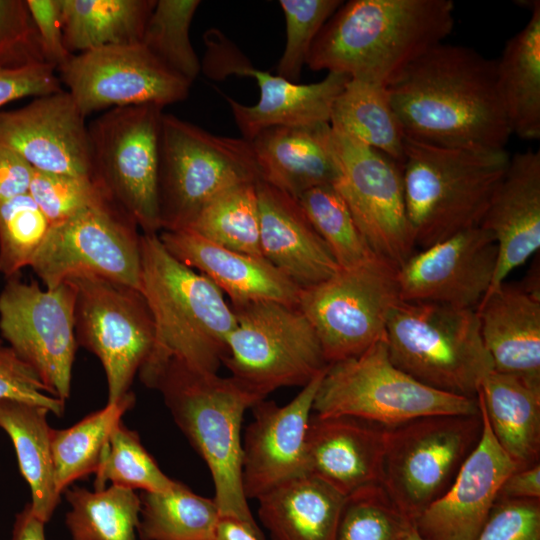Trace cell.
Here are the masks:
<instances>
[{
	"label": "cell",
	"mask_w": 540,
	"mask_h": 540,
	"mask_svg": "<svg viewBox=\"0 0 540 540\" xmlns=\"http://www.w3.org/2000/svg\"><path fill=\"white\" fill-rule=\"evenodd\" d=\"M387 89L406 137L502 150L512 135L498 93L496 60L470 47L434 46Z\"/></svg>",
	"instance_id": "cell-1"
},
{
	"label": "cell",
	"mask_w": 540,
	"mask_h": 540,
	"mask_svg": "<svg viewBox=\"0 0 540 540\" xmlns=\"http://www.w3.org/2000/svg\"><path fill=\"white\" fill-rule=\"evenodd\" d=\"M451 0H351L317 35L306 65L389 87L452 32Z\"/></svg>",
	"instance_id": "cell-2"
},
{
	"label": "cell",
	"mask_w": 540,
	"mask_h": 540,
	"mask_svg": "<svg viewBox=\"0 0 540 540\" xmlns=\"http://www.w3.org/2000/svg\"><path fill=\"white\" fill-rule=\"evenodd\" d=\"M140 254V291L154 323V342L138 372L140 380L151 388L170 364L217 374L236 323L225 295L171 255L158 234L140 235Z\"/></svg>",
	"instance_id": "cell-3"
},
{
	"label": "cell",
	"mask_w": 540,
	"mask_h": 540,
	"mask_svg": "<svg viewBox=\"0 0 540 540\" xmlns=\"http://www.w3.org/2000/svg\"><path fill=\"white\" fill-rule=\"evenodd\" d=\"M152 389L161 392L175 423L207 464L220 516L236 518L263 534L242 485L241 426L245 411L264 398L238 380L166 366Z\"/></svg>",
	"instance_id": "cell-4"
},
{
	"label": "cell",
	"mask_w": 540,
	"mask_h": 540,
	"mask_svg": "<svg viewBox=\"0 0 540 540\" xmlns=\"http://www.w3.org/2000/svg\"><path fill=\"white\" fill-rule=\"evenodd\" d=\"M510 155L435 145L406 137L401 163L415 245L428 247L480 226Z\"/></svg>",
	"instance_id": "cell-5"
},
{
	"label": "cell",
	"mask_w": 540,
	"mask_h": 540,
	"mask_svg": "<svg viewBox=\"0 0 540 540\" xmlns=\"http://www.w3.org/2000/svg\"><path fill=\"white\" fill-rule=\"evenodd\" d=\"M385 341L397 367L446 393L476 397L493 371L476 309L399 300L389 314Z\"/></svg>",
	"instance_id": "cell-6"
},
{
	"label": "cell",
	"mask_w": 540,
	"mask_h": 540,
	"mask_svg": "<svg viewBox=\"0 0 540 540\" xmlns=\"http://www.w3.org/2000/svg\"><path fill=\"white\" fill-rule=\"evenodd\" d=\"M313 411L391 428L431 415H474L479 406L476 397L434 389L401 370L392 362L384 337L361 354L328 365Z\"/></svg>",
	"instance_id": "cell-7"
},
{
	"label": "cell",
	"mask_w": 540,
	"mask_h": 540,
	"mask_svg": "<svg viewBox=\"0 0 540 540\" xmlns=\"http://www.w3.org/2000/svg\"><path fill=\"white\" fill-rule=\"evenodd\" d=\"M260 180L251 144L163 113L159 135L161 231L182 230L225 190Z\"/></svg>",
	"instance_id": "cell-8"
},
{
	"label": "cell",
	"mask_w": 540,
	"mask_h": 540,
	"mask_svg": "<svg viewBox=\"0 0 540 540\" xmlns=\"http://www.w3.org/2000/svg\"><path fill=\"white\" fill-rule=\"evenodd\" d=\"M231 307L236 323L223 364L252 392L265 399L281 387H304L327 369L320 339L298 306L264 301Z\"/></svg>",
	"instance_id": "cell-9"
},
{
	"label": "cell",
	"mask_w": 540,
	"mask_h": 540,
	"mask_svg": "<svg viewBox=\"0 0 540 540\" xmlns=\"http://www.w3.org/2000/svg\"><path fill=\"white\" fill-rule=\"evenodd\" d=\"M163 108H112L88 125L91 179L147 234L161 231L158 162Z\"/></svg>",
	"instance_id": "cell-10"
},
{
	"label": "cell",
	"mask_w": 540,
	"mask_h": 540,
	"mask_svg": "<svg viewBox=\"0 0 540 540\" xmlns=\"http://www.w3.org/2000/svg\"><path fill=\"white\" fill-rule=\"evenodd\" d=\"M481 432L480 411L431 415L388 428L381 485L411 521L450 487Z\"/></svg>",
	"instance_id": "cell-11"
},
{
	"label": "cell",
	"mask_w": 540,
	"mask_h": 540,
	"mask_svg": "<svg viewBox=\"0 0 540 540\" xmlns=\"http://www.w3.org/2000/svg\"><path fill=\"white\" fill-rule=\"evenodd\" d=\"M397 269L375 255L301 289L298 308L314 327L328 364L359 355L385 337L400 300Z\"/></svg>",
	"instance_id": "cell-12"
},
{
	"label": "cell",
	"mask_w": 540,
	"mask_h": 540,
	"mask_svg": "<svg viewBox=\"0 0 540 540\" xmlns=\"http://www.w3.org/2000/svg\"><path fill=\"white\" fill-rule=\"evenodd\" d=\"M76 293L77 344L101 362L108 388L107 403L130 394L134 377L154 342V323L140 290L96 276L70 279Z\"/></svg>",
	"instance_id": "cell-13"
},
{
	"label": "cell",
	"mask_w": 540,
	"mask_h": 540,
	"mask_svg": "<svg viewBox=\"0 0 540 540\" xmlns=\"http://www.w3.org/2000/svg\"><path fill=\"white\" fill-rule=\"evenodd\" d=\"M140 235L107 199L52 224L30 267L46 288L88 275L140 290Z\"/></svg>",
	"instance_id": "cell-14"
},
{
	"label": "cell",
	"mask_w": 540,
	"mask_h": 540,
	"mask_svg": "<svg viewBox=\"0 0 540 540\" xmlns=\"http://www.w3.org/2000/svg\"><path fill=\"white\" fill-rule=\"evenodd\" d=\"M76 293L70 282L42 289L36 282L8 279L0 293V332L38 374L51 394L70 397Z\"/></svg>",
	"instance_id": "cell-15"
},
{
	"label": "cell",
	"mask_w": 540,
	"mask_h": 540,
	"mask_svg": "<svg viewBox=\"0 0 540 540\" xmlns=\"http://www.w3.org/2000/svg\"><path fill=\"white\" fill-rule=\"evenodd\" d=\"M332 131L339 167L334 186L370 249L399 268L416 248L401 165L378 150Z\"/></svg>",
	"instance_id": "cell-16"
},
{
	"label": "cell",
	"mask_w": 540,
	"mask_h": 540,
	"mask_svg": "<svg viewBox=\"0 0 540 540\" xmlns=\"http://www.w3.org/2000/svg\"><path fill=\"white\" fill-rule=\"evenodd\" d=\"M80 112L185 100L191 84L142 43L107 46L73 54L59 69Z\"/></svg>",
	"instance_id": "cell-17"
},
{
	"label": "cell",
	"mask_w": 540,
	"mask_h": 540,
	"mask_svg": "<svg viewBox=\"0 0 540 540\" xmlns=\"http://www.w3.org/2000/svg\"><path fill=\"white\" fill-rule=\"evenodd\" d=\"M497 246L481 226L422 248L397 269L400 300L476 309L490 289Z\"/></svg>",
	"instance_id": "cell-18"
},
{
	"label": "cell",
	"mask_w": 540,
	"mask_h": 540,
	"mask_svg": "<svg viewBox=\"0 0 540 540\" xmlns=\"http://www.w3.org/2000/svg\"><path fill=\"white\" fill-rule=\"evenodd\" d=\"M0 144L36 171L91 178L88 125L68 91L0 111Z\"/></svg>",
	"instance_id": "cell-19"
},
{
	"label": "cell",
	"mask_w": 540,
	"mask_h": 540,
	"mask_svg": "<svg viewBox=\"0 0 540 540\" xmlns=\"http://www.w3.org/2000/svg\"><path fill=\"white\" fill-rule=\"evenodd\" d=\"M326 370L286 405L261 400L242 439V485L247 499L307 474L306 433L315 395Z\"/></svg>",
	"instance_id": "cell-20"
},
{
	"label": "cell",
	"mask_w": 540,
	"mask_h": 540,
	"mask_svg": "<svg viewBox=\"0 0 540 540\" xmlns=\"http://www.w3.org/2000/svg\"><path fill=\"white\" fill-rule=\"evenodd\" d=\"M478 406L482 432L477 445L446 492L414 522L428 540H475L505 479L518 470L498 444L484 410L479 403Z\"/></svg>",
	"instance_id": "cell-21"
},
{
	"label": "cell",
	"mask_w": 540,
	"mask_h": 540,
	"mask_svg": "<svg viewBox=\"0 0 540 540\" xmlns=\"http://www.w3.org/2000/svg\"><path fill=\"white\" fill-rule=\"evenodd\" d=\"M388 428L353 416L312 413L306 433L307 474L345 497L381 484Z\"/></svg>",
	"instance_id": "cell-22"
},
{
	"label": "cell",
	"mask_w": 540,
	"mask_h": 540,
	"mask_svg": "<svg viewBox=\"0 0 540 540\" xmlns=\"http://www.w3.org/2000/svg\"><path fill=\"white\" fill-rule=\"evenodd\" d=\"M164 247L210 279L231 305L272 301L298 306L301 289L264 257L234 251L188 230H162Z\"/></svg>",
	"instance_id": "cell-23"
},
{
	"label": "cell",
	"mask_w": 540,
	"mask_h": 540,
	"mask_svg": "<svg viewBox=\"0 0 540 540\" xmlns=\"http://www.w3.org/2000/svg\"><path fill=\"white\" fill-rule=\"evenodd\" d=\"M497 246V266L488 292L506 281L540 248V152L510 156L480 224ZM487 294V293H486Z\"/></svg>",
	"instance_id": "cell-24"
},
{
	"label": "cell",
	"mask_w": 540,
	"mask_h": 540,
	"mask_svg": "<svg viewBox=\"0 0 540 540\" xmlns=\"http://www.w3.org/2000/svg\"><path fill=\"white\" fill-rule=\"evenodd\" d=\"M262 256L300 288L331 277L339 266L294 197L257 182Z\"/></svg>",
	"instance_id": "cell-25"
},
{
	"label": "cell",
	"mask_w": 540,
	"mask_h": 540,
	"mask_svg": "<svg viewBox=\"0 0 540 540\" xmlns=\"http://www.w3.org/2000/svg\"><path fill=\"white\" fill-rule=\"evenodd\" d=\"M260 180L298 199L305 191L334 185L339 175L328 122L276 126L250 141Z\"/></svg>",
	"instance_id": "cell-26"
},
{
	"label": "cell",
	"mask_w": 540,
	"mask_h": 540,
	"mask_svg": "<svg viewBox=\"0 0 540 540\" xmlns=\"http://www.w3.org/2000/svg\"><path fill=\"white\" fill-rule=\"evenodd\" d=\"M476 312L493 370L540 385V295L505 281Z\"/></svg>",
	"instance_id": "cell-27"
},
{
	"label": "cell",
	"mask_w": 540,
	"mask_h": 540,
	"mask_svg": "<svg viewBox=\"0 0 540 540\" xmlns=\"http://www.w3.org/2000/svg\"><path fill=\"white\" fill-rule=\"evenodd\" d=\"M230 71L254 78L259 87L254 105L224 96L242 138L248 141L271 127L329 123L333 103L349 80L346 75L329 72L321 81L298 84L251 66L238 65Z\"/></svg>",
	"instance_id": "cell-28"
},
{
	"label": "cell",
	"mask_w": 540,
	"mask_h": 540,
	"mask_svg": "<svg viewBox=\"0 0 540 540\" xmlns=\"http://www.w3.org/2000/svg\"><path fill=\"white\" fill-rule=\"evenodd\" d=\"M345 498L304 474L260 496L258 516L273 540H336Z\"/></svg>",
	"instance_id": "cell-29"
},
{
	"label": "cell",
	"mask_w": 540,
	"mask_h": 540,
	"mask_svg": "<svg viewBox=\"0 0 540 540\" xmlns=\"http://www.w3.org/2000/svg\"><path fill=\"white\" fill-rule=\"evenodd\" d=\"M476 398L498 444L518 470L539 462L540 385L493 370Z\"/></svg>",
	"instance_id": "cell-30"
},
{
	"label": "cell",
	"mask_w": 540,
	"mask_h": 540,
	"mask_svg": "<svg viewBox=\"0 0 540 540\" xmlns=\"http://www.w3.org/2000/svg\"><path fill=\"white\" fill-rule=\"evenodd\" d=\"M525 26L496 60V81L511 134L540 138V2L531 5Z\"/></svg>",
	"instance_id": "cell-31"
},
{
	"label": "cell",
	"mask_w": 540,
	"mask_h": 540,
	"mask_svg": "<svg viewBox=\"0 0 540 540\" xmlns=\"http://www.w3.org/2000/svg\"><path fill=\"white\" fill-rule=\"evenodd\" d=\"M48 413L38 405L0 401V428L13 443L20 472L30 487L32 510L45 523L61 496L54 481Z\"/></svg>",
	"instance_id": "cell-32"
},
{
	"label": "cell",
	"mask_w": 540,
	"mask_h": 540,
	"mask_svg": "<svg viewBox=\"0 0 540 540\" xmlns=\"http://www.w3.org/2000/svg\"><path fill=\"white\" fill-rule=\"evenodd\" d=\"M156 0H61L66 49H92L141 43Z\"/></svg>",
	"instance_id": "cell-33"
},
{
	"label": "cell",
	"mask_w": 540,
	"mask_h": 540,
	"mask_svg": "<svg viewBox=\"0 0 540 540\" xmlns=\"http://www.w3.org/2000/svg\"><path fill=\"white\" fill-rule=\"evenodd\" d=\"M329 124L401 165L406 135L387 87L349 78L333 103Z\"/></svg>",
	"instance_id": "cell-34"
},
{
	"label": "cell",
	"mask_w": 540,
	"mask_h": 540,
	"mask_svg": "<svg viewBox=\"0 0 540 540\" xmlns=\"http://www.w3.org/2000/svg\"><path fill=\"white\" fill-rule=\"evenodd\" d=\"M140 540H215L220 512L214 499L181 482L163 492H142Z\"/></svg>",
	"instance_id": "cell-35"
},
{
	"label": "cell",
	"mask_w": 540,
	"mask_h": 540,
	"mask_svg": "<svg viewBox=\"0 0 540 540\" xmlns=\"http://www.w3.org/2000/svg\"><path fill=\"white\" fill-rule=\"evenodd\" d=\"M134 403L135 395L131 392L69 428L51 430L54 481L60 495L75 481L95 474L113 427Z\"/></svg>",
	"instance_id": "cell-36"
},
{
	"label": "cell",
	"mask_w": 540,
	"mask_h": 540,
	"mask_svg": "<svg viewBox=\"0 0 540 540\" xmlns=\"http://www.w3.org/2000/svg\"><path fill=\"white\" fill-rule=\"evenodd\" d=\"M64 494L70 505L66 525L72 540H140L141 500L134 490L74 486Z\"/></svg>",
	"instance_id": "cell-37"
},
{
	"label": "cell",
	"mask_w": 540,
	"mask_h": 540,
	"mask_svg": "<svg viewBox=\"0 0 540 540\" xmlns=\"http://www.w3.org/2000/svg\"><path fill=\"white\" fill-rule=\"evenodd\" d=\"M258 181L244 182L220 193L182 230L191 231L228 249L263 257L260 251Z\"/></svg>",
	"instance_id": "cell-38"
},
{
	"label": "cell",
	"mask_w": 540,
	"mask_h": 540,
	"mask_svg": "<svg viewBox=\"0 0 540 540\" xmlns=\"http://www.w3.org/2000/svg\"><path fill=\"white\" fill-rule=\"evenodd\" d=\"M117 486L142 492H163L177 481L168 477L122 420L112 429L95 472L94 490Z\"/></svg>",
	"instance_id": "cell-39"
},
{
	"label": "cell",
	"mask_w": 540,
	"mask_h": 540,
	"mask_svg": "<svg viewBox=\"0 0 540 540\" xmlns=\"http://www.w3.org/2000/svg\"><path fill=\"white\" fill-rule=\"evenodd\" d=\"M297 200L328 246L339 268L360 264L376 255L368 246L346 202L334 185L311 188Z\"/></svg>",
	"instance_id": "cell-40"
},
{
	"label": "cell",
	"mask_w": 540,
	"mask_h": 540,
	"mask_svg": "<svg viewBox=\"0 0 540 540\" xmlns=\"http://www.w3.org/2000/svg\"><path fill=\"white\" fill-rule=\"evenodd\" d=\"M199 0H156L141 43L164 65L192 84L201 65L190 40Z\"/></svg>",
	"instance_id": "cell-41"
},
{
	"label": "cell",
	"mask_w": 540,
	"mask_h": 540,
	"mask_svg": "<svg viewBox=\"0 0 540 540\" xmlns=\"http://www.w3.org/2000/svg\"><path fill=\"white\" fill-rule=\"evenodd\" d=\"M413 525L383 486L373 484L346 496L336 540H401Z\"/></svg>",
	"instance_id": "cell-42"
},
{
	"label": "cell",
	"mask_w": 540,
	"mask_h": 540,
	"mask_svg": "<svg viewBox=\"0 0 540 540\" xmlns=\"http://www.w3.org/2000/svg\"><path fill=\"white\" fill-rule=\"evenodd\" d=\"M50 226L29 193L0 204V274L10 279L30 267Z\"/></svg>",
	"instance_id": "cell-43"
},
{
	"label": "cell",
	"mask_w": 540,
	"mask_h": 540,
	"mask_svg": "<svg viewBox=\"0 0 540 540\" xmlns=\"http://www.w3.org/2000/svg\"><path fill=\"white\" fill-rule=\"evenodd\" d=\"M340 0H280L286 42L277 75L297 83L310 49L326 22L342 5Z\"/></svg>",
	"instance_id": "cell-44"
},
{
	"label": "cell",
	"mask_w": 540,
	"mask_h": 540,
	"mask_svg": "<svg viewBox=\"0 0 540 540\" xmlns=\"http://www.w3.org/2000/svg\"><path fill=\"white\" fill-rule=\"evenodd\" d=\"M28 193L51 225L108 199L90 177L51 174L34 169Z\"/></svg>",
	"instance_id": "cell-45"
},
{
	"label": "cell",
	"mask_w": 540,
	"mask_h": 540,
	"mask_svg": "<svg viewBox=\"0 0 540 540\" xmlns=\"http://www.w3.org/2000/svg\"><path fill=\"white\" fill-rule=\"evenodd\" d=\"M48 64L27 0H0V67Z\"/></svg>",
	"instance_id": "cell-46"
},
{
	"label": "cell",
	"mask_w": 540,
	"mask_h": 540,
	"mask_svg": "<svg viewBox=\"0 0 540 540\" xmlns=\"http://www.w3.org/2000/svg\"><path fill=\"white\" fill-rule=\"evenodd\" d=\"M38 405L60 417L65 401L53 396L34 369L0 339V401Z\"/></svg>",
	"instance_id": "cell-47"
},
{
	"label": "cell",
	"mask_w": 540,
	"mask_h": 540,
	"mask_svg": "<svg viewBox=\"0 0 540 540\" xmlns=\"http://www.w3.org/2000/svg\"><path fill=\"white\" fill-rule=\"evenodd\" d=\"M475 540H540V500L497 499Z\"/></svg>",
	"instance_id": "cell-48"
},
{
	"label": "cell",
	"mask_w": 540,
	"mask_h": 540,
	"mask_svg": "<svg viewBox=\"0 0 540 540\" xmlns=\"http://www.w3.org/2000/svg\"><path fill=\"white\" fill-rule=\"evenodd\" d=\"M55 71L46 63L14 69L0 67V108L24 97H39L63 90Z\"/></svg>",
	"instance_id": "cell-49"
},
{
	"label": "cell",
	"mask_w": 540,
	"mask_h": 540,
	"mask_svg": "<svg viewBox=\"0 0 540 540\" xmlns=\"http://www.w3.org/2000/svg\"><path fill=\"white\" fill-rule=\"evenodd\" d=\"M48 64L62 67L73 55L64 45L61 0H27Z\"/></svg>",
	"instance_id": "cell-50"
},
{
	"label": "cell",
	"mask_w": 540,
	"mask_h": 540,
	"mask_svg": "<svg viewBox=\"0 0 540 540\" xmlns=\"http://www.w3.org/2000/svg\"><path fill=\"white\" fill-rule=\"evenodd\" d=\"M33 168L15 151L0 144V204L28 193Z\"/></svg>",
	"instance_id": "cell-51"
},
{
	"label": "cell",
	"mask_w": 540,
	"mask_h": 540,
	"mask_svg": "<svg viewBox=\"0 0 540 540\" xmlns=\"http://www.w3.org/2000/svg\"><path fill=\"white\" fill-rule=\"evenodd\" d=\"M498 499L540 500V463L512 472L502 484Z\"/></svg>",
	"instance_id": "cell-52"
},
{
	"label": "cell",
	"mask_w": 540,
	"mask_h": 540,
	"mask_svg": "<svg viewBox=\"0 0 540 540\" xmlns=\"http://www.w3.org/2000/svg\"><path fill=\"white\" fill-rule=\"evenodd\" d=\"M12 540H46L45 522L34 513L30 503L15 517Z\"/></svg>",
	"instance_id": "cell-53"
},
{
	"label": "cell",
	"mask_w": 540,
	"mask_h": 540,
	"mask_svg": "<svg viewBox=\"0 0 540 540\" xmlns=\"http://www.w3.org/2000/svg\"><path fill=\"white\" fill-rule=\"evenodd\" d=\"M215 540H265V537L236 518L220 516Z\"/></svg>",
	"instance_id": "cell-54"
},
{
	"label": "cell",
	"mask_w": 540,
	"mask_h": 540,
	"mask_svg": "<svg viewBox=\"0 0 540 540\" xmlns=\"http://www.w3.org/2000/svg\"><path fill=\"white\" fill-rule=\"evenodd\" d=\"M401 540H428L424 538L417 530L415 524L408 530Z\"/></svg>",
	"instance_id": "cell-55"
}]
</instances>
